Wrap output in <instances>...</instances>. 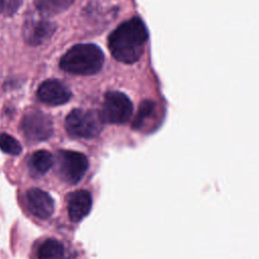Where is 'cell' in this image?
<instances>
[{"label":"cell","instance_id":"4fadbf2b","mask_svg":"<svg viewBox=\"0 0 259 259\" xmlns=\"http://www.w3.org/2000/svg\"><path fill=\"white\" fill-rule=\"evenodd\" d=\"M53 163L54 158L52 154L46 150H39L34 152L30 158V164L32 168L40 174L49 171L53 166Z\"/></svg>","mask_w":259,"mask_h":259},{"label":"cell","instance_id":"5bb4252c","mask_svg":"<svg viewBox=\"0 0 259 259\" xmlns=\"http://www.w3.org/2000/svg\"><path fill=\"white\" fill-rule=\"evenodd\" d=\"M0 149L9 155H18L21 152L20 143L8 134L0 135Z\"/></svg>","mask_w":259,"mask_h":259},{"label":"cell","instance_id":"52a82bcc","mask_svg":"<svg viewBox=\"0 0 259 259\" xmlns=\"http://www.w3.org/2000/svg\"><path fill=\"white\" fill-rule=\"evenodd\" d=\"M25 203L28 210L38 219H49L55 209V203L49 193L39 189L31 188L25 193Z\"/></svg>","mask_w":259,"mask_h":259},{"label":"cell","instance_id":"8992f818","mask_svg":"<svg viewBox=\"0 0 259 259\" xmlns=\"http://www.w3.org/2000/svg\"><path fill=\"white\" fill-rule=\"evenodd\" d=\"M21 131L32 142L48 140L53 134V122L49 115L38 110H31L21 119Z\"/></svg>","mask_w":259,"mask_h":259},{"label":"cell","instance_id":"277c9868","mask_svg":"<svg viewBox=\"0 0 259 259\" xmlns=\"http://www.w3.org/2000/svg\"><path fill=\"white\" fill-rule=\"evenodd\" d=\"M133 114V103L122 92L108 91L104 95L101 111L99 112L102 122L121 124L126 122Z\"/></svg>","mask_w":259,"mask_h":259},{"label":"cell","instance_id":"9c48e42d","mask_svg":"<svg viewBox=\"0 0 259 259\" xmlns=\"http://www.w3.org/2000/svg\"><path fill=\"white\" fill-rule=\"evenodd\" d=\"M55 29V24L46 19H29L23 25V37L30 46H39L53 35Z\"/></svg>","mask_w":259,"mask_h":259},{"label":"cell","instance_id":"30bf717a","mask_svg":"<svg viewBox=\"0 0 259 259\" xmlns=\"http://www.w3.org/2000/svg\"><path fill=\"white\" fill-rule=\"evenodd\" d=\"M92 205L91 194L84 189L73 192L68 200V213L72 222H79L90 211Z\"/></svg>","mask_w":259,"mask_h":259},{"label":"cell","instance_id":"8fae6325","mask_svg":"<svg viewBox=\"0 0 259 259\" xmlns=\"http://www.w3.org/2000/svg\"><path fill=\"white\" fill-rule=\"evenodd\" d=\"M75 0H35L37 10L45 15H55L67 10Z\"/></svg>","mask_w":259,"mask_h":259},{"label":"cell","instance_id":"ba28073f","mask_svg":"<svg viewBox=\"0 0 259 259\" xmlns=\"http://www.w3.org/2000/svg\"><path fill=\"white\" fill-rule=\"evenodd\" d=\"M70 90L59 80L51 79L42 82L37 89L40 101L50 105H61L71 98Z\"/></svg>","mask_w":259,"mask_h":259},{"label":"cell","instance_id":"e0dca14e","mask_svg":"<svg viewBox=\"0 0 259 259\" xmlns=\"http://www.w3.org/2000/svg\"><path fill=\"white\" fill-rule=\"evenodd\" d=\"M3 6H4V0H0V12L3 9Z\"/></svg>","mask_w":259,"mask_h":259},{"label":"cell","instance_id":"7c38bea8","mask_svg":"<svg viewBox=\"0 0 259 259\" xmlns=\"http://www.w3.org/2000/svg\"><path fill=\"white\" fill-rule=\"evenodd\" d=\"M38 259H63L64 246L55 239L46 240L38 248Z\"/></svg>","mask_w":259,"mask_h":259},{"label":"cell","instance_id":"5b68a950","mask_svg":"<svg viewBox=\"0 0 259 259\" xmlns=\"http://www.w3.org/2000/svg\"><path fill=\"white\" fill-rule=\"evenodd\" d=\"M89 163L87 157L76 151H60L59 169L63 180L69 184L78 183L86 173Z\"/></svg>","mask_w":259,"mask_h":259},{"label":"cell","instance_id":"7a4b0ae2","mask_svg":"<svg viewBox=\"0 0 259 259\" xmlns=\"http://www.w3.org/2000/svg\"><path fill=\"white\" fill-rule=\"evenodd\" d=\"M104 54L93 44L72 47L60 60L62 70L75 75H93L103 66Z\"/></svg>","mask_w":259,"mask_h":259},{"label":"cell","instance_id":"2e32d148","mask_svg":"<svg viewBox=\"0 0 259 259\" xmlns=\"http://www.w3.org/2000/svg\"><path fill=\"white\" fill-rule=\"evenodd\" d=\"M22 0H9V3L7 5V11L10 15H12L17 9L19 8Z\"/></svg>","mask_w":259,"mask_h":259},{"label":"cell","instance_id":"9a60e30c","mask_svg":"<svg viewBox=\"0 0 259 259\" xmlns=\"http://www.w3.org/2000/svg\"><path fill=\"white\" fill-rule=\"evenodd\" d=\"M154 109V103L152 101H144L141 106H140V109L138 111V114H137V117H136V122L135 124L136 125H139L142 123V120L148 116Z\"/></svg>","mask_w":259,"mask_h":259},{"label":"cell","instance_id":"3957f363","mask_svg":"<svg viewBox=\"0 0 259 259\" xmlns=\"http://www.w3.org/2000/svg\"><path fill=\"white\" fill-rule=\"evenodd\" d=\"M65 125L70 136L91 139L100 133L102 128V120L99 113H96L93 110L77 108L67 115Z\"/></svg>","mask_w":259,"mask_h":259},{"label":"cell","instance_id":"6da1fadb","mask_svg":"<svg viewBox=\"0 0 259 259\" xmlns=\"http://www.w3.org/2000/svg\"><path fill=\"white\" fill-rule=\"evenodd\" d=\"M148 40V30L144 21L134 16L121 22L108 36V48L115 60L134 64L142 57Z\"/></svg>","mask_w":259,"mask_h":259}]
</instances>
